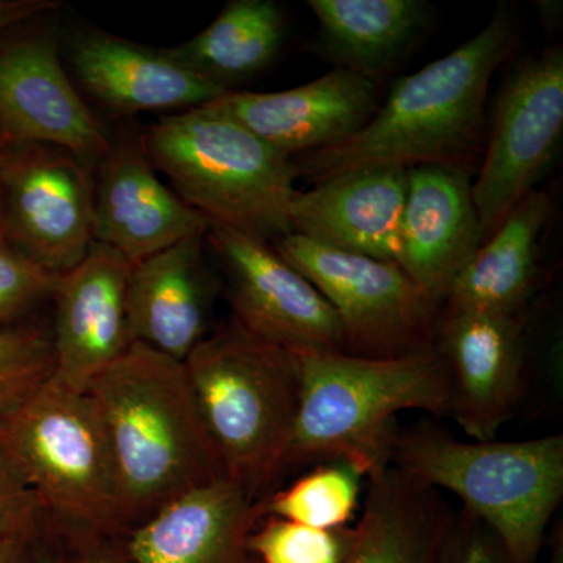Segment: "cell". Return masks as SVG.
I'll list each match as a JSON object with an SVG mask.
<instances>
[{
  "label": "cell",
  "mask_w": 563,
  "mask_h": 563,
  "mask_svg": "<svg viewBox=\"0 0 563 563\" xmlns=\"http://www.w3.org/2000/svg\"><path fill=\"white\" fill-rule=\"evenodd\" d=\"M366 481L354 542L343 563H437L454 512L442 493L390 463Z\"/></svg>",
  "instance_id": "cell-22"
},
{
  "label": "cell",
  "mask_w": 563,
  "mask_h": 563,
  "mask_svg": "<svg viewBox=\"0 0 563 563\" xmlns=\"http://www.w3.org/2000/svg\"><path fill=\"white\" fill-rule=\"evenodd\" d=\"M141 144L155 172L210 225L274 244L290 235L298 177L291 158L266 144L213 101L168 114Z\"/></svg>",
  "instance_id": "cell-6"
},
{
  "label": "cell",
  "mask_w": 563,
  "mask_h": 563,
  "mask_svg": "<svg viewBox=\"0 0 563 563\" xmlns=\"http://www.w3.org/2000/svg\"><path fill=\"white\" fill-rule=\"evenodd\" d=\"M318 52L336 68L376 81L407 57L431 22L421 0H309Z\"/></svg>",
  "instance_id": "cell-24"
},
{
  "label": "cell",
  "mask_w": 563,
  "mask_h": 563,
  "mask_svg": "<svg viewBox=\"0 0 563 563\" xmlns=\"http://www.w3.org/2000/svg\"><path fill=\"white\" fill-rule=\"evenodd\" d=\"M363 479L350 463H317L263 498V515L317 529L346 528L361 509Z\"/></svg>",
  "instance_id": "cell-26"
},
{
  "label": "cell",
  "mask_w": 563,
  "mask_h": 563,
  "mask_svg": "<svg viewBox=\"0 0 563 563\" xmlns=\"http://www.w3.org/2000/svg\"><path fill=\"white\" fill-rule=\"evenodd\" d=\"M409 169L342 174L296 191L291 233L332 250L396 263Z\"/></svg>",
  "instance_id": "cell-18"
},
{
  "label": "cell",
  "mask_w": 563,
  "mask_h": 563,
  "mask_svg": "<svg viewBox=\"0 0 563 563\" xmlns=\"http://www.w3.org/2000/svg\"><path fill=\"white\" fill-rule=\"evenodd\" d=\"M354 542V526L317 529L263 517L250 537L258 563H343Z\"/></svg>",
  "instance_id": "cell-28"
},
{
  "label": "cell",
  "mask_w": 563,
  "mask_h": 563,
  "mask_svg": "<svg viewBox=\"0 0 563 563\" xmlns=\"http://www.w3.org/2000/svg\"><path fill=\"white\" fill-rule=\"evenodd\" d=\"M390 465L454 493L498 537L512 563H537L563 498V435L462 442L431 421L396 431Z\"/></svg>",
  "instance_id": "cell-4"
},
{
  "label": "cell",
  "mask_w": 563,
  "mask_h": 563,
  "mask_svg": "<svg viewBox=\"0 0 563 563\" xmlns=\"http://www.w3.org/2000/svg\"><path fill=\"white\" fill-rule=\"evenodd\" d=\"M437 563H512L498 537L476 517L459 509L440 548Z\"/></svg>",
  "instance_id": "cell-32"
},
{
  "label": "cell",
  "mask_w": 563,
  "mask_h": 563,
  "mask_svg": "<svg viewBox=\"0 0 563 563\" xmlns=\"http://www.w3.org/2000/svg\"><path fill=\"white\" fill-rule=\"evenodd\" d=\"M0 128L13 146L60 147L90 168L111 146L63 68L52 31L0 43Z\"/></svg>",
  "instance_id": "cell-13"
},
{
  "label": "cell",
  "mask_w": 563,
  "mask_h": 563,
  "mask_svg": "<svg viewBox=\"0 0 563 563\" xmlns=\"http://www.w3.org/2000/svg\"><path fill=\"white\" fill-rule=\"evenodd\" d=\"M550 214L547 192L532 190L526 195L454 277L443 307L526 313L539 279L540 239Z\"/></svg>",
  "instance_id": "cell-23"
},
{
  "label": "cell",
  "mask_w": 563,
  "mask_h": 563,
  "mask_svg": "<svg viewBox=\"0 0 563 563\" xmlns=\"http://www.w3.org/2000/svg\"><path fill=\"white\" fill-rule=\"evenodd\" d=\"M263 504L231 483L181 496L128 537L131 563H258L250 537Z\"/></svg>",
  "instance_id": "cell-21"
},
{
  "label": "cell",
  "mask_w": 563,
  "mask_h": 563,
  "mask_svg": "<svg viewBox=\"0 0 563 563\" xmlns=\"http://www.w3.org/2000/svg\"><path fill=\"white\" fill-rule=\"evenodd\" d=\"M506 3L487 25L451 54L401 77L361 132L292 161L313 185L362 169L451 165L472 168L483 150L485 99L495 70L515 46Z\"/></svg>",
  "instance_id": "cell-1"
},
{
  "label": "cell",
  "mask_w": 563,
  "mask_h": 563,
  "mask_svg": "<svg viewBox=\"0 0 563 563\" xmlns=\"http://www.w3.org/2000/svg\"><path fill=\"white\" fill-rule=\"evenodd\" d=\"M55 0H0V33L57 9Z\"/></svg>",
  "instance_id": "cell-33"
},
{
  "label": "cell",
  "mask_w": 563,
  "mask_h": 563,
  "mask_svg": "<svg viewBox=\"0 0 563 563\" xmlns=\"http://www.w3.org/2000/svg\"><path fill=\"white\" fill-rule=\"evenodd\" d=\"M563 131V47L515 63L504 77L473 201L481 244L543 176ZM479 244V246H481Z\"/></svg>",
  "instance_id": "cell-9"
},
{
  "label": "cell",
  "mask_w": 563,
  "mask_h": 563,
  "mask_svg": "<svg viewBox=\"0 0 563 563\" xmlns=\"http://www.w3.org/2000/svg\"><path fill=\"white\" fill-rule=\"evenodd\" d=\"M58 279L0 236V331L22 324L52 302Z\"/></svg>",
  "instance_id": "cell-30"
},
{
  "label": "cell",
  "mask_w": 563,
  "mask_h": 563,
  "mask_svg": "<svg viewBox=\"0 0 563 563\" xmlns=\"http://www.w3.org/2000/svg\"><path fill=\"white\" fill-rule=\"evenodd\" d=\"M432 344L450 380V417L474 442L496 440L525 396L526 313L442 306Z\"/></svg>",
  "instance_id": "cell-12"
},
{
  "label": "cell",
  "mask_w": 563,
  "mask_h": 563,
  "mask_svg": "<svg viewBox=\"0 0 563 563\" xmlns=\"http://www.w3.org/2000/svg\"><path fill=\"white\" fill-rule=\"evenodd\" d=\"M41 510L20 463L0 443V540L35 531Z\"/></svg>",
  "instance_id": "cell-31"
},
{
  "label": "cell",
  "mask_w": 563,
  "mask_h": 563,
  "mask_svg": "<svg viewBox=\"0 0 563 563\" xmlns=\"http://www.w3.org/2000/svg\"><path fill=\"white\" fill-rule=\"evenodd\" d=\"M184 363L228 479L261 501L282 479L298 415L292 355L231 317Z\"/></svg>",
  "instance_id": "cell-5"
},
{
  "label": "cell",
  "mask_w": 563,
  "mask_h": 563,
  "mask_svg": "<svg viewBox=\"0 0 563 563\" xmlns=\"http://www.w3.org/2000/svg\"><path fill=\"white\" fill-rule=\"evenodd\" d=\"M11 146H13V144L10 143L9 136H7L3 129L0 128V161H2L3 155L7 154V151H9Z\"/></svg>",
  "instance_id": "cell-35"
},
{
  "label": "cell",
  "mask_w": 563,
  "mask_h": 563,
  "mask_svg": "<svg viewBox=\"0 0 563 563\" xmlns=\"http://www.w3.org/2000/svg\"><path fill=\"white\" fill-rule=\"evenodd\" d=\"M0 236H3V198L0 191Z\"/></svg>",
  "instance_id": "cell-36"
},
{
  "label": "cell",
  "mask_w": 563,
  "mask_h": 563,
  "mask_svg": "<svg viewBox=\"0 0 563 563\" xmlns=\"http://www.w3.org/2000/svg\"><path fill=\"white\" fill-rule=\"evenodd\" d=\"M272 246L331 303L346 354L395 358L432 347L443 303L396 263L332 250L295 233Z\"/></svg>",
  "instance_id": "cell-8"
},
{
  "label": "cell",
  "mask_w": 563,
  "mask_h": 563,
  "mask_svg": "<svg viewBox=\"0 0 563 563\" xmlns=\"http://www.w3.org/2000/svg\"><path fill=\"white\" fill-rule=\"evenodd\" d=\"M70 60L81 87L114 113H180L229 92L181 65L166 49L106 32L77 36Z\"/></svg>",
  "instance_id": "cell-20"
},
{
  "label": "cell",
  "mask_w": 563,
  "mask_h": 563,
  "mask_svg": "<svg viewBox=\"0 0 563 563\" xmlns=\"http://www.w3.org/2000/svg\"><path fill=\"white\" fill-rule=\"evenodd\" d=\"M207 240L224 269L232 317L288 352H344L342 324L331 303L272 244L224 225Z\"/></svg>",
  "instance_id": "cell-11"
},
{
  "label": "cell",
  "mask_w": 563,
  "mask_h": 563,
  "mask_svg": "<svg viewBox=\"0 0 563 563\" xmlns=\"http://www.w3.org/2000/svg\"><path fill=\"white\" fill-rule=\"evenodd\" d=\"M33 563H131L128 539H114L41 512L32 536Z\"/></svg>",
  "instance_id": "cell-29"
},
{
  "label": "cell",
  "mask_w": 563,
  "mask_h": 563,
  "mask_svg": "<svg viewBox=\"0 0 563 563\" xmlns=\"http://www.w3.org/2000/svg\"><path fill=\"white\" fill-rule=\"evenodd\" d=\"M481 244L472 168L422 165L409 169L396 265L443 303L454 277Z\"/></svg>",
  "instance_id": "cell-17"
},
{
  "label": "cell",
  "mask_w": 563,
  "mask_h": 563,
  "mask_svg": "<svg viewBox=\"0 0 563 563\" xmlns=\"http://www.w3.org/2000/svg\"><path fill=\"white\" fill-rule=\"evenodd\" d=\"M54 374L47 324L22 322L0 331V428Z\"/></svg>",
  "instance_id": "cell-27"
},
{
  "label": "cell",
  "mask_w": 563,
  "mask_h": 563,
  "mask_svg": "<svg viewBox=\"0 0 563 563\" xmlns=\"http://www.w3.org/2000/svg\"><path fill=\"white\" fill-rule=\"evenodd\" d=\"M132 263L91 243L84 261L63 274L54 292V374L66 388L87 391L91 380L132 346L128 285Z\"/></svg>",
  "instance_id": "cell-14"
},
{
  "label": "cell",
  "mask_w": 563,
  "mask_h": 563,
  "mask_svg": "<svg viewBox=\"0 0 563 563\" xmlns=\"http://www.w3.org/2000/svg\"><path fill=\"white\" fill-rule=\"evenodd\" d=\"M33 532L24 533V536H14L9 537V539L0 540V563H33Z\"/></svg>",
  "instance_id": "cell-34"
},
{
  "label": "cell",
  "mask_w": 563,
  "mask_h": 563,
  "mask_svg": "<svg viewBox=\"0 0 563 563\" xmlns=\"http://www.w3.org/2000/svg\"><path fill=\"white\" fill-rule=\"evenodd\" d=\"M206 236H188L132 265L128 285L132 343L185 362L209 335L214 280L203 258Z\"/></svg>",
  "instance_id": "cell-19"
},
{
  "label": "cell",
  "mask_w": 563,
  "mask_h": 563,
  "mask_svg": "<svg viewBox=\"0 0 563 563\" xmlns=\"http://www.w3.org/2000/svg\"><path fill=\"white\" fill-rule=\"evenodd\" d=\"M87 393L109 435L129 536L187 493L229 481L184 362L132 343Z\"/></svg>",
  "instance_id": "cell-2"
},
{
  "label": "cell",
  "mask_w": 563,
  "mask_h": 563,
  "mask_svg": "<svg viewBox=\"0 0 563 563\" xmlns=\"http://www.w3.org/2000/svg\"><path fill=\"white\" fill-rule=\"evenodd\" d=\"M284 11L273 0H231L209 27L166 52L211 84L232 85L258 76L284 44Z\"/></svg>",
  "instance_id": "cell-25"
},
{
  "label": "cell",
  "mask_w": 563,
  "mask_h": 563,
  "mask_svg": "<svg viewBox=\"0 0 563 563\" xmlns=\"http://www.w3.org/2000/svg\"><path fill=\"white\" fill-rule=\"evenodd\" d=\"M290 354L298 369L299 407L282 477L322 462L350 463L369 476L390 463L398 413L450 417V380L433 344L395 358Z\"/></svg>",
  "instance_id": "cell-3"
},
{
  "label": "cell",
  "mask_w": 563,
  "mask_h": 563,
  "mask_svg": "<svg viewBox=\"0 0 563 563\" xmlns=\"http://www.w3.org/2000/svg\"><path fill=\"white\" fill-rule=\"evenodd\" d=\"M3 239L52 274L76 268L92 243L95 177L68 151L14 144L0 161Z\"/></svg>",
  "instance_id": "cell-10"
},
{
  "label": "cell",
  "mask_w": 563,
  "mask_h": 563,
  "mask_svg": "<svg viewBox=\"0 0 563 563\" xmlns=\"http://www.w3.org/2000/svg\"><path fill=\"white\" fill-rule=\"evenodd\" d=\"M209 229L201 213L158 179L141 141L111 143L95 180L92 242L135 265Z\"/></svg>",
  "instance_id": "cell-16"
},
{
  "label": "cell",
  "mask_w": 563,
  "mask_h": 563,
  "mask_svg": "<svg viewBox=\"0 0 563 563\" xmlns=\"http://www.w3.org/2000/svg\"><path fill=\"white\" fill-rule=\"evenodd\" d=\"M0 443L20 463L44 514L128 539L109 435L87 391L51 377L3 422Z\"/></svg>",
  "instance_id": "cell-7"
},
{
  "label": "cell",
  "mask_w": 563,
  "mask_h": 563,
  "mask_svg": "<svg viewBox=\"0 0 563 563\" xmlns=\"http://www.w3.org/2000/svg\"><path fill=\"white\" fill-rule=\"evenodd\" d=\"M213 102L291 161L350 140L379 109L376 81L342 68L291 90L229 91Z\"/></svg>",
  "instance_id": "cell-15"
}]
</instances>
